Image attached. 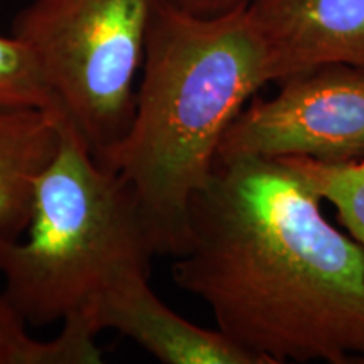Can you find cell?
Returning a JSON list of instances; mask_svg holds the SVG:
<instances>
[{
	"instance_id": "7",
	"label": "cell",
	"mask_w": 364,
	"mask_h": 364,
	"mask_svg": "<svg viewBox=\"0 0 364 364\" xmlns=\"http://www.w3.org/2000/svg\"><path fill=\"white\" fill-rule=\"evenodd\" d=\"M147 272L122 277L83 321L91 331H117L166 364H260L220 329H204L169 309L150 289Z\"/></svg>"
},
{
	"instance_id": "11",
	"label": "cell",
	"mask_w": 364,
	"mask_h": 364,
	"mask_svg": "<svg viewBox=\"0 0 364 364\" xmlns=\"http://www.w3.org/2000/svg\"><path fill=\"white\" fill-rule=\"evenodd\" d=\"M284 161L302 174L322 201L336 208L341 225L364 250V161L331 164L307 157Z\"/></svg>"
},
{
	"instance_id": "9",
	"label": "cell",
	"mask_w": 364,
	"mask_h": 364,
	"mask_svg": "<svg viewBox=\"0 0 364 364\" xmlns=\"http://www.w3.org/2000/svg\"><path fill=\"white\" fill-rule=\"evenodd\" d=\"M97 336L85 321L71 317L53 339H36L21 312L0 294V364H98L103 358Z\"/></svg>"
},
{
	"instance_id": "2",
	"label": "cell",
	"mask_w": 364,
	"mask_h": 364,
	"mask_svg": "<svg viewBox=\"0 0 364 364\" xmlns=\"http://www.w3.org/2000/svg\"><path fill=\"white\" fill-rule=\"evenodd\" d=\"M247 7L199 17L166 2L150 22L134 120L103 164L134 193L156 255L188 252L189 206L228 127L270 83Z\"/></svg>"
},
{
	"instance_id": "12",
	"label": "cell",
	"mask_w": 364,
	"mask_h": 364,
	"mask_svg": "<svg viewBox=\"0 0 364 364\" xmlns=\"http://www.w3.org/2000/svg\"><path fill=\"white\" fill-rule=\"evenodd\" d=\"M181 11L199 17H216L235 9L247 7L252 0H167Z\"/></svg>"
},
{
	"instance_id": "8",
	"label": "cell",
	"mask_w": 364,
	"mask_h": 364,
	"mask_svg": "<svg viewBox=\"0 0 364 364\" xmlns=\"http://www.w3.org/2000/svg\"><path fill=\"white\" fill-rule=\"evenodd\" d=\"M66 118L39 110H0V236H24L34 189L56 154Z\"/></svg>"
},
{
	"instance_id": "4",
	"label": "cell",
	"mask_w": 364,
	"mask_h": 364,
	"mask_svg": "<svg viewBox=\"0 0 364 364\" xmlns=\"http://www.w3.org/2000/svg\"><path fill=\"white\" fill-rule=\"evenodd\" d=\"M166 0H34L12 34L39 59L65 118L105 164L129 132L154 14Z\"/></svg>"
},
{
	"instance_id": "5",
	"label": "cell",
	"mask_w": 364,
	"mask_h": 364,
	"mask_svg": "<svg viewBox=\"0 0 364 364\" xmlns=\"http://www.w3.org/2000/svg\"><path fill=\"white\" fill-rule=\"evenodd\" d=\"M279 85L275 97H253L241 108L223 136L216 161H364V68L324 65Z\"/></svg>"
},
{
	"instance_id": "6",
	"label": "cell",
	"mask_w": 364,
	"mask_h": 364,
	"mask_svg": "<svg viewBox=\"0 0 364 364\" xmlns=\"http://www.w3.org/2000/svg\"><path fill=\"white\" fill-rule=\"evenodd\" d=\"M247 9L275 83L324 65L364 68V0H252Z\"/></svg>"
},
{
	"instance_id": "1",
	"label": "cell",
	"mask_w": 364,
	"mask_h": 364,
	"mask_svg": "<svg viewBox=\"0 0 364 364\" xmlns=\"http://www.w3.org/2000/svg\"><path fill=\"white\" fill-rule=\"evenodd\" d=\"M284 159L216 161L172 280L260 364H364V250Z\"/></svg>"
},
{
	"instance_id": "10",
	"label": "cell",
	"mask_w": 364,
	"mask_h": 364,
	"mask_svg": "<svg viewBox=\"0 0 364 364\" xmlns=\"http://www.w3.org/2000/svg\"><path fill=\"white\" fill-rule=\"evenodd\" d=\"M0 110H39L65 117L39 59L14 34H0Z\"/></svg>"
},
{
	"instance_id": "3",
	"label": "cell",
	"mask_w": 364,
	"mask_h": 364,
	"mask_svg": "<svg viewBox=\"0 0 364 364\" xmlns=\"http://www.w3.org/2000/svg\"><path fill=\"white\" fill-rule=\"evenodd\" d=\"M26 236H0L4 295L27 324L85 317L113 282L150 273L152 238L134 193L70 122L34 189Z\"/></svg>"
}]
</instances>
